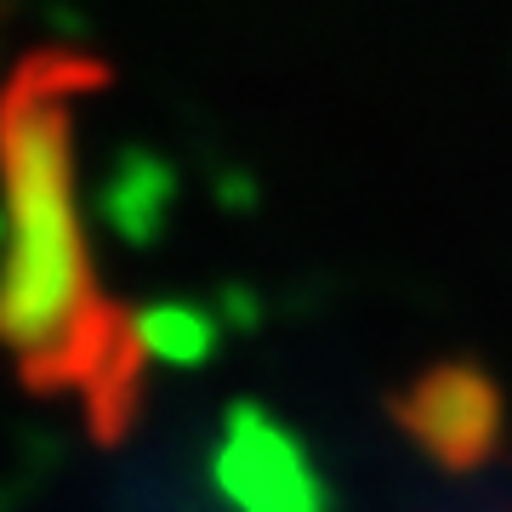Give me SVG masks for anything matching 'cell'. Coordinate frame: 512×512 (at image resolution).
<instances>
[{"mask_svg": "<svg viewBox=\"0 0 512 512\" xmlns=\"http://www.w3.org/2000/svg\"><path fill=\"white\" fill-rule=\"evenodd\" d=\"M109 69L74 46H40L0 86V353L35 393H80L103 439L137 416L143 330L97 285L74 194V109Z\"/></svg>", "mask_w": 512, "mask_h": 512, "instance_id": "6da1fadb", "label": "cell"}, {"mask_svg": "<svg viewBox=\"0 0 512 512\" xmlns=\"http://www.w3.org/2000/svg\"><path fill=\"white\" fill-rule=\"evenodd\" d=\"M393 410H399L404 433L427 456H439L444 467H473L478 456H490L495 427H501L495 387L467 365H439L427 376H416Z\"/></svg>", "mask_w": 512, "mask_h": 512, "instance_id": "7a4b0ae2", "label": "cell"}, {"mask_svg": "<svg viewBox=\"0 0 512 512\" xmlns=\"http://www.w3.org/2000/svg\"><path fill=\"white\" fill-rule=\"evenodd\" d=\"M222 484L245 512H313V478L302 450L256 410L234 416L222 450Z\"/></svg>", "mask_w": 512, "mask_h": 512, "instance_id": "3957f363", "label": "cell"}, {"mask_svg": "<svg viewBox=\"0 0 512 512\" xmlns=\"http://www.w3.org/2000/svg\"><path fill=\"white\" fill-rule=\"evenodd\" d=\"M137 330H143L148 359H200L205 353V325L183 308H154L137 313Z\"/></svg>", "mask_w": 512, "mask_h": 512, "instance_id": "277c9868", "label": "cell"}]
</instances>
